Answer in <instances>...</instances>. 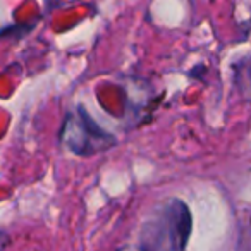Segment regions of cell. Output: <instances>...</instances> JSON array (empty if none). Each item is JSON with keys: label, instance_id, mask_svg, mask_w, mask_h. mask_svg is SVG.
<instances>
[{"label": "cell", "instance_id": "obj_1", "mask_svg": "<svg viewBox=\"0 0 251 251\" xmlns=\"http://www.w3.org/2000/svg\"><path fill=\"white\" fill-rule=\"evenodd\" d=\"M193 220L188 205L181 200H167L150 213L141 227L140 246L147 251H184Z\"/></svg>", "mask_w": 251, "mask_h": 251}, {"label": "cell", "instance_id": "obj_2", "mask_svg": "<svg viewBox=\"0 0 251 251\" xmlns=\"http://www.w3.org/2000/svg\"><path fill=\"white\" fill-rule=\"evenodd\" d=\"M60 140L67 150L76 155H93L105 151L114 145V136L103 131L84 108H76L64 121Z\"/></svg>", "mask_w": 251, "mask_h": 251}, {"label": "cell", "instance_id": "obj_3", "mask_svg": "<svg viewBox=\"0 0 251 251\" xmlns=\"http://www.w3.org/2000/svg\"><path fill=\"white\" fill-rule=\"evenodd\" d=\"M117 251H147V250L138 244V246H122V248H119Z\"/></svg>", "mask_w": 251, "mask_h": 251}, {"label": "cell", "instance_id": "obj_4", "mask_svg": "<svg viewBox=\"0 0 251 251\" xmlns=\"http://www.w3.org/2000/svg\"><path fill=\"white\" fill-rule=\"evenodd\" d=\"M250 67H251V66H250ZM250 74H251V71H250Z\"/></svg>", "mask_w": 251, "mask_h": 251}]
</instances>
